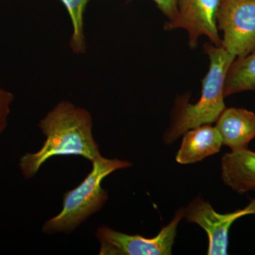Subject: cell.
I'll use <instances>...</instances> for the list:
<instances>
[{
	"mask_svg": "<svg viewBox=\"0 0 255 255\" xmlns=\"http://www.w3.org/2000/svg\"><path fill=\"white\" fill-rule=\"evenodd\" d=\"M209 60V68L203 79L201 97L195 104H190L187 97L176 101L170 126L164 132L163 140L170 145L190 129L216 122L226 110L224 85L228 69L236 59L223 46L206 43L203 46Z\"/></svg>",
	"mask_w": 255,
	"mask_h": 255,
	"instance_id": "2",
	"label": "cell"
},
{
	"mask_svg": "<svg viewBox=\"0 0 255 255\" xmlns=\"http://www.w3.org/2000/svg\"><path fill=\"white\" fill-rule=\"evenodd\" d=\"M92 164L91 172L86 178L78 187L64 194L61 211L43 223V232L46 234L73 232L100 211L108 201V191L102 186L104 179L116 171L132 166L128 161L106 158L102 155Z\"/></svg>",
	"mask_w": 255,
	"mask_h": 255,
	"instance_id": "3",
	"label": "cell"
},
{
	"mask_svg": "<svg viewBox=\"0 0 255 255\" xmlns=\"http://www.w3.org/2000/svg\"><path fill=\"white\" fill-rule=\"evenodd\" d=\"M247 91H255V50L246 56L236 58L225 80V97Z\"/></svg>",
	"mask_w": 255,
	"mask_h": 255,
	"instance_id": "11",
	"label": "cell"
},
{
	"mask_svg": "<svg viewBox=\"0 0 255 255\" xmlns=\"http://www.w3.org/2000/svg\"><path fill=\"white\" fill-rule=\"evenodd\" d=\"M223 145L231 151L248 148L255 137V113L246 109L226 108L216 121Z\"/></svg>",
	"mask_w": 255,
	"mask_h": 255,
	"instance_id": "8",
	"label": "cell"
},
{
	"mask_svg": "<svg viewBox=\"0 0 255 255\" xmlns=\"http://www.w3.org/2000/svg\"><path fill=\"white\" fill-rule=\"evenodd\" d=\"M182 136V144L176 155V161L181 164L201 162L219 152L223 146L219 132L211 124L190 129Z\"/></svg>",
	"mask_w": 255,
	"mask_h": 255,
	"instance_id": "9",
	"label": "cell"
},
{
	"mask_svg": "<svg viewBox=\"0 0 255 255\" xmlns=\"http://www.w3.org/2000/svg\"><path fill=\"white\" fill-rule=\"evenodd\" d=\"M66 8L72 26L73 33L70 47L75 54H83L86 52L87 43L84 28V15L89 0H60Z\"/></svg>",
	"mask_w": 255,
	"mask_h": 255,
	"instance_id": "12",
	"label": "cell"
},
{
	"mask_svg": "<svg viewBox=\"0 0 255 255\" xmlns=\"http://www.w3.org/2000/svg\"><path fill=\"white\" fill-rule=\"evenodd\" d=\"M38 127L46 139L38 151L21 156L18 162L25 179L38 173L48 159L59 156H80L93 162L100 147L93 135V119L86 109L63 100L40 121Z\"/></svg>",
	"mask_w": 255,
	"mask_h": 255,
	"instance_id": "1",
	"label": "cell"
},
{
	"mask_svg": "<svg viewBox=\"0 0 255 255\" xmlns=\"http://www.w3.org/2000/svg\"><path fill=\"white\" fill-rule=\"evenodd\" d=\"M221 179L238 194L255 191V152L248 148L224 154L221 161Z\"/></svg>",
	"mask_w": 255,
	"mask_h": 255,
	"instance_id": "10",
	"label": "cell"
},
{
	"mask_svg": "<svg viewBox=\"0 0 255 255\" xmlns=\"http://www.w3.org/2000/svg\"><path fill=\"white\" fill-rule=\"evenodd\" d=\"M14 96L9 90L0 87V137L9 124Z\"/></svg>",
	"mask_w": 255,
	"mask_h": 255,
	"instance_id": "13",
	"label": "cell"
},
{
	"mask_svg": "<svg viewBox=\"0 0 255 255\" xmlns=\"http://www.w3.org/2000/svg\"><path fill=\"white\" fill-rule=\"evenodd\" d=\"M184 219L204 230L209 238L207 255H228V235L231 226L243 216L255 215V199L244 209L229 214L216 212L209 202L196 198L184 208Z\"/></svg>",
	"mask_w": 255,
	"mask_h": 255,
	"instance_id": "7",
	"label": "cell"
},
{
	"mask_svg": "<svg viewBox=\"0 0 255 255\" xmlns=\"http://www.w3.org/2000/svg\"><path fill=\"white\" fill-rule=\"evenodd\" d=\"M168 21L173 19L177 12V0H152Z\"/></svg>",
	"mask_w": 255,
	"mask_h": 255,
	"instance_id": "14",
	"label": "cell"
},
{
	"mask_svg": "<svg viewBox=\"0 0 255 255\" xmlns=\"http://www.w3.org/2000/svg\"><path fill=\"white\" fill-rule=\"evenodd\" d=\"M220 0H177L175 17L164 24L165 31L185 30L189 36V46L195 49L201 37L206 36L211 43L222 46L217 25Z\"/></svg>",
	"mask_w": 255,
	"mask_h": 255,
	"instance_id": "6",
	"label": "cell"
},
{
	"mask_svg": "<svg viewBox=\"0 0 255 255\" xmlns=\"http://www.w3.org/2000/svg\"><path fill=\"white\" fill-rule=\"evenodd\" d=\"M217 25L222 46L236 58L255 50V0H220Z\"/></svg>",
	"mask_w": 255,
	"mask_h": 255,
	"instance_id": "5",
	"label": "cell"
},
{
	"mask_svg": "<svg viewBox=\"0 0 255 255\" xmlns=\"http://www.w3.org/2000/svg\"><path fill=\"white\" fill-rule=\"evenodd\" d=\"M184 219V208L177 210L173 219L153 238L128 235L107 226L97 230L100 255H172L179 223Z\"/></svg>",
	"mask_w": 255,
	"mask_h": 255,
	"instance_id": "4",
	"label": "cell"
}]
</instances>
